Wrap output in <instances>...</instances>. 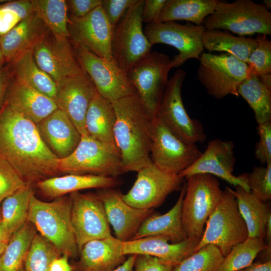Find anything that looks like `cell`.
Masks as SVG:
<instances>
[{"label": "cell", "mask_w": 271, "mask_h": 271, "mask_svg": "<svg viewBox=\"0 0 271 271\" xmlns=\"http://www.w3.org/2000/svg\"><path fill=\"white\" fill-rule=\"evenodd\" d=\"M0 158L29 185L59 173V158L45 144L36 124L6 101L0 109Z\"/></svg>", "instance_id": "obj_1"}, {"label": "cell", "mask_w": 271, "mask_h": 271, "mask_svg": "<svg viewBox=\"0 0 271 271\" xmlns=\"http://www.w3.org/2000/svg\"><path fill=\"white\" fill-rule=\"evenodd\" d=\"M116 115L113 134L124 173L153 163L150 157L154 117L137 93L112 102Z\"/></svg>", "instance_id": "obj_2"}, {"label": "cell", "mask_w": 271, "mask_h": 271, "mask_svg": "<svg viewBox=\"0 0 271 271\" xmlns=\"http://www.w3.org/2000/svg\"><path fill=\"white\" fill-rule=\"evenodd\" d=\"M42 236L48 240L61 255L76 258L79 256L70 215L69 197L55 198L45 202L32 196L28 216Z\"/></svg>", "instance_id": "obj_3"}, {"label": "cell", "mask_w": 271, "mask_h": 271, "mask_svg": "<svg viewBox=\"0 0 271 271\" xmlns=\"http://www.w3.org/2000/svg\"><path fill=\"white\" fill-rule=\"evenodd\" d=\"M181 221L187 238H201L206 222L220 201L223 191L214 176L195 174L185 178Z\"/></svg>", "instance_id": "obj_4"}, {"label": "cell", "mask_w": 271, "mask_h": 271, "mask_svg": "<svg viewBox=\"0 0 271 271\" xmlns=\"http://www.w3.org/2000/svg\"><path fill=\"white\" fill-rule=\"evenodd\" d=\"M202 25L206 30H226L240 36L255 33L271 35V13L263 5L251 0L218 2Z\"/></svg>", "instance_id": "obj_5"}, {"label": "cell", "mask_w": 271, "mask_h": 271, "mask_svg": "<svg viewBox=\"0 0 271 271\" xmlns=\"http://www.w3.org/2000/svg\"><path fill=\"white\" fill-rule=\"evenodd\" d=\"M195 252L205 245L216 246L224 257L236 244L248 237L246 223L238 207L232 189L227 187L215 209L206 222Z\"/></svg>", "instance_id": "obj_6"}, {"label": "cell", "mask_w": 271, "mask_h": 271, "mask_svg": "<svg viewBox=\"0 0 271 271\" xmlns=\"http://www.w3.org/2000/svg\"><path fill=\"white\" fill-rule=\"evenodd\" d=\"M59 173L118 177L124 173L119 152L88 135L68 156L59 159Z\"/></svg>", "instance_id": "obj_7"}, {"label": "cell", "mask_w": 271, "mask_h": 271, "mask_svg": "<svg viewBox=\"0 0 271 271\" xmlns=\"http://www.w3.org/2000/svg\"><path fill=\"white\" fill-rule=\"evenodd\" d=\"M145 0L137 1L113 28L111 43L113 60L127 72L151 52L152 46L143 29L142 15Z\"/></svg>", "instance_id": "obj_8"}, {"label": "cell", "mask_w": 271, "mask_h": 271, "mask_svg": "<svg viewBox=\"0 0 271 271\" xmlns=\"http://www.w3.org/2000/svg\"><path fill=\"white\" fill-rule=\"evenodd\" d=\"M197 79L208 93L220 99L231 94L249 75L247 63L226 53H202L199 58Z\"/></svg>", "instance_id": "obj_9"}, {"label": "cell", "mask_w": 271, "mask_h": 271, "mask_svg": "<svg viewBox=\"0 0 271 271\" xmlns=\"http://www.w3.org/2000/svg\"><path fill=\"white\" fill-rule=\"evenodd\" d=\"M185 76L184 70L178 69L168 80L156 117L179 139L196 145L206 136L201 122L190 118L184 106L181 88Z\"/></svg>", "instance_id": "obj_10"}, {"label": "cell", "mask_w": 271, "mask_h": 271, "mask_svg": "<svg viewBox=\"0 0 271 271\" xmlns=\"http://www.w3.org/2000/svg\"><path fill=\"white\" fill-rule=\"evenodd\" d=\"M171 62L167 55L151 52L127 72L136 93L154 117L169 80Z\"/></svg>", "instance_id": "obj_11"}, {"label": "cell", "mask_w": 271, "mask_h": 271, "mask_svg": "<svg viewBox=\"0 0 271 271\" xmlns=\"http://www.w3.org/2000/svg\"><path fill=\"white\" fill-rule=\"evenodd\" d=\"M74 46V51L81 69L100 95L112 102L136 93L127 73L114 61L100 58L82 47Z\"/></svg>", "instance_id": "obj_12"}, {"label": "cell", "mask_w": 271, "mask_h": 271, "mask_svg": "<svg viewBox=\"0 0 271 271\" xmlns=\"http://www.w3.org/2000/svg\"><path fill=\"white\" fill-rule=\"evenodd\" d=\"M71 221L79 252L88 241L111 235L104 205L98 193L70 194Z\"/></svg>", "instance_id": "obj_13"}, {"label": "cell", "mask_w": 271, "mask_h": 271, "mask_svg": "<svg viewBox=\"0 0 271 271\" xmlns=\"http://www.w3.org/2000/svg\"><path fill=\"white\" fill-rule=\"evenodd\" d=\"M202 153L196 145L182 141L159 118H153L150 157L156 166L166 172L179 174L192 165Z\"/></svg>", "instance_id": "obj_14"}, {"label": "cell", "mask_w": 271, "mask_h": 271, "mask_svg": "<svg viewBox=\"0 0 271 271\" xmlns=\"http://www.w3.org/2000/svg\"><path fill=\"white\" fill-rule=\"evenodd\" d=\"M184 178L178 174L166 172L153 163L138 172L133 186L123 200L141 209H154L162 205L169 194L181 189Z\"/></svg>", "instance_id": "obj_15"}, {"label": "cell", "mask_w": 271, "mask_h": 271, "mask_svg": "<svg viewBox=\"0 0 271 271\" xmlns=\"http://www.w3.org/2000/svg\"><path fill=\"white\" fill-rule=\"evenodd\" d=\"M205 30L203 25L168 21L147 24L144 31L152 46L165 44L178 50L179 54L171 60L172 68L181 66L189 59H199L204 49L202 37Z\"/></svg>", "instance_id": "obj_16"}, {"label": "cell", "mask_w": 271, "mask_h": 271, "mask_svg": "<svg viewBox=\"0 0 271 271\" xmlns=\"http://www.w3.org/2000/svg\"><path fill=\"white\" fill-rule=\"evenodd\" d=\"M48 32L32 49L37 65L56 84L65 79L82 74L84 71L67 38L57 37Z\"/></svg>", "instance_id": "obj_17"}, {"label": "cell", "mask_w": 271, "mask_h": 271, "mask_svg": "<svg viewBox=\"0 0 271 271\" xmlns=\"http://www.w3.org/2000/svg\"><path fill=\"white\" fill-rule=\"evenodd\" d=\"M68 30L74 46L82 47L100 58L114 61L111 51L113 28L100 6L83 17H71Z\"/></svg>", "instance_id": "obj_18"}, {"label": "cell", "mask_w": 271, "mask_h": 271, "mask_svg": "<svg viewBox=\"0 0 271 271\" xmlns=\"http://www.w3.org/2000/svg\"><path fill=\"white\" fill-rule=\"evenodd\" d=\"M234 143L216 139L211 141L206 150L190 167L179 173L184 179L195 174H206L216 176L234 186L250 191L243 174L233 175L236 159Z\"/></svg>", "instance_id": "obj_19"}, {"label": "cell", "mask_w": 271, "mask_h": 271, "mask_svg": "<svg viewBox=\"0 0 271 271\" xmlns=\"http://www.w3.org/2000/svg\"><path fill=\"white\" fill-rule=\"evenodd\" d=\"M97 91L84 72L57 84L54 100L74 123L81 136L87 135L85 118L89 103Z\"/></svg>", "instance_id": "obj_20"}, {"label": "cell", "mask_w": 271, "mask_h": 271, "mask_svg": "<svg viewBox=\"0 0 271 271\" xmlns=\"http://www.w3.org/2000/svg\"><path fill=\"white\" fill-rule=\"evenodd\" d=\"M97 193L115 237L122 242L132 240L143 221L154 212L153 209H141L128 205L123 200L122 194L114 188L101 189Z\"/></svg>", "instance_id": "obj_21"}, {"label": "cell", "mask_w": 271, "mask_h": 271, "mask_svg": "<svg viewBox=\"0 0 271 271\" xmlns=\"http://www.w3.org/2000/svg\"><path fill=\"white\" fill-rule=\"evenodd\" d=\"M200 240L188 238L179 243H170L169 238L166 236H152L122 242V250L124 255H149L175 266L195 252Z\"/></svg>", "instance_id": "obj_22"}, {"label": "cell", "mask_w": 271, "mask_h": 271, "mask_svg": "<svg viewBox=\"0 0 271 271\" xmlns=\"http://www.w3.org/2000/svg\"><path fill=\"white\" fill-rule=\"evenodd\" d=\"M36 126L45 144L59 159L70 155L81 139V136L74 123L59 108Z\"/></svg>", "instance_id": "obj_23"}, {"label": "cell", "mask_w": 271, "mask_h": 271, "mask_svg": "<svg viewBox=\"0 0 271 271\" xmlns=\"http://www.w3.org/2000/svg\"><path fill=\"white\" fill-rule=\"evenodd\" d=\"M79 259L73 271H108L123 263L122 241L111 235L86 243L79 252Z\"/></svg>", "instance_id": "obj_24"}, {"label": "cell", "mask_w": 271, "mask_h": 271, "mask_svg": "<svg viewBox=\"0 0 271 271\" xmlns=\"http://www.w3.org/2000/svg\"><path fill=\"white\" fill-rule=\"evenodd\" d=\"M48 31L33 11L8 33L0 37V47L5 61L12 62L23 53L32 50Z\"/></svg>", "instance_id": "obj_25"}, {"label": "cell", "mask_w": 271, "mask_h": 271, "mask_svg": "<svg viewBox=\"0 0 271 271\" xmlns=\"http://www.w3.org/2000/svg\"><path fill=\"white\" fill-rule=\"evenodd\" d=\"M5 101L36 124L58 108L54 99L16 80Z\"/></svg>", "instance_id": "obj_26"}, {"label": "cell", "mask_w": 271, "mask_h": 271, "mask_svg": "<svg viewBox=\"0 0 271 271\" xmlns=\"http://www.w3.org/2000/svg\"><path fill=\"white\" fill-rule=\"evenodd\" d=\"M186 182L180 189L179 198L174 206L167 213L153 212L142 222L132 240L146 237L163 235L173 243H179L187 238L181 221L183 200L186 192Z\"/></svg>", "instance_id": "obj_27"}, {"label": "cell", "mask_w": 271, "mask_h": 271, "mask_svg": "<svg viewBox=\"0 0 271 271\" xmlns=\"http://www.w3.org/2000/svg\"><path fill=\"white\" fill-rule=\"evenodd\" d=\"M120 184L118 177L67 174L40 180L36 185L46 197L57 198L81 190L114 188Z\"/></svg>", "instance_id": "obj_28"}, {"label": "cell", "mask_w": 271, "mask_h": 271, "mask_svg": "<svg viewBox=\"0 0 271 271\" xmlns=\"http://www.w3.org/2000/svg\"><path fill=\"white\" fill-rule=\"evenodd\" d=\"M116 115L112 102L97 92L92 98L85 118L88 136L119 153L113 134Z\"/></svg>", "instance_id": "obj_29"}, {"label": "cell", "mask_w": 271, "mask_h": 271, "mask_svg": "<svg viewBox=\"0 0 271 271\" xmlns=\"http://www.w3.org/2000/svg\"><path fill=\"white\" fill-rule=\"evenodd\" d=\"M232 192L236 198L239 211L244 220L249 237L264 239L267 220L271 216L269 205L256 197L250 191L240 186Z\"/></svg>", "instance_id": "obj_30"}, {"label": "cell", "mask_w": 271, "mask_h": 271, "mask_svg": "<svg viewBox=\"0 0 271 271\" xmlns=\"http://www.w3.org/2000/svg\"><path fill=\"white\" fill-rule=\"evenodd\" d=\"M217 0H166L154 23L184 20L202 25L214 12Z\"/></svg>", "instance_id": "obj_31"}, {"label": "cell", "mask_w": 271, "mask_h": 271, "mask_svg": "<svg viewBox=\"0 0 271 271\" xmlns=\"http://www.w3.org/2000/svg\"><path fill=\"white\" fill-rule=\"evenodd\" d=\"M16 80L54 100L57 84L36 64L32 50L27 51L12 61Z\"/></svg>", "instance_id": "obj_32"}, {"label": "cell", "mask_w": 271, "mask_h": 271, "mask_svg": "<svg viewBox=\"0 0 271 271\" xmlns=\"http://www.w3.org/2000/svg\"><path fill=\"white\" fill-rule=\"evenodd\" d=\"M204 48L209 51L224 52L247 63L257 46L256 38L235 36L220 30H205L202 37Z\"/></svg>", "instance_id": "obj_33"}, {"label": "cell", "mask_w": 271, "mask_h": 271, "mask_svg": "<svg viewBox=\"0 0 271 271\" xmlns=\"http://www.w3.org/2000/svg\"><path fill=\"white\" fill-rule=\"evenodd\" d=\"M237 92L254 111L258 124L271 122V88L257 76L249 74L239 85Z\"/></svg>", "instance_id": "obj_34"}, {"label": "cell", "mask_w": 271, "mask_h": 271, "mask_svg": "<svg viewBox=\"0 0 271 271\" xmlns=\"http://www.w3.org/2000/svg\"><path fill=\"white\" fill-rule=\"evenodd\" d=\"M34 226L27 221L14 232L0 256V271H19L36 234Z\"/></svg>", "instance_id": "obj_35"}, {"label": "cell", "mask_w": 271, "mask_h": 271, "mask_svg": "<svg viewBox=\"0 0 271 271\" xmlns=\"http://www.w3.org/2000/svg\"><path fill=\"white\" fill-rule=\"evenodd\" d=\"M33 11L57 37H69L68 5L64 0H31Z\"/></svg>", "instance_id": "obj_36"}, {"label": "cell", "mask_w": 271, "mask_h": 271, "mask_svg": "<svg viewBox=\"0 0 271 271\" xmlns=\"http://www.w3.org/2000/svg\"><path fill=\"white\" fill-rule=\"evenodd\" d=\"M33 194L31 185H28L3 201L1 219L12 235L28 221L30 200Z\"/></svg>", "instance_id": "obj_37"}, {"label": "cell", "mask_w": 271, "mask_h": 271, "mask_svg": "<svg viewBox=\"0 0 271 271\" xmlns=\"http://www.w3.org/2000/svg\"><path fill=\"white\" fill-rule=\"evenodd\" d=\"M266 249L263 239L248 236L234 245L224 257L218 271H239L252 263L257 254Z\"/></svg>", "instance_id": "obj_38"}, {"label": "cell", "mask_w": 271, "mask_h": 271, "mask_svg": "<svg viewBox=\"0 0 271 271\" xmlns=\"http://www.w3.org/2000/svg\"><path fill=\"white\" fill-rule=\"evenodd\" d=\"M61 255L48 240L36 233L24 262V271H49L52 261Z\"/></svg>", "instance_id": "obj_39"}, {"label": "cell", "mask_w": 271, "mask_h": 271, "mask_svg": "<svg viewBox=\"0 0 271 271\" xmlns=\"http://www.w3.org/2000/svg\"><path fill=\"white\" fill-rule=\"evenodd\" d=\"M223 259L218 247L209 244L174 266L172 271H218Z\"/></svg>", "instance_id": "obj_40"}, {"label": "cell", "mask_w": 271, "mask_h": 271, "mask_svg": "<svg viewBox=\"0 0 271 271\" xmlns=\"http://www.w3.org/2000/svg\"><path fill=\"white\" fill-rule=\"evenodd\" d=\"M257 46L250 54L247 64L249 74L257 77L271 74V42L266 35L258 34Z\"/></svg>", "instance_id": "obj_41"}, {"label": "cell", "mask_w": 271, "mask_h": 271, "mask_svg": "<svg viewBox=\"0 0 271 271\" xmlns=\"http://www.w3.org/2000/svg\"><path fill=\"white\" fill-rule=\"evenodd\" d=\"M250 191L260 200L271 199V163L255 166L250 173L243 174Z\"/></svg>", "instance_id": "obj_42"}, {"label": "cell", "mask_w": 271, "mask_h": 271, "mask_svg": "<svg viewBox=\"0 0 271 271\" xmlns=\"http://www.w3.org/2000/svg\"><path fill=\"white\" fill-rule=\"evenodd\" d=\"M28 185L10 164L0 158V205L7 197Z\"/></svg>", "instance_id": "obj_43"}, {"label": "cell", "mask_w": 271, "mask_h": 271, "mask_svg": "<svg viewBox=\"0 0 271 271\" xmlns=\"http://www.w3.org/2000/svg\"><path fill=\"white\" fill-rule=\"evenodd\" d=\"M257 132L259 141L255 144L254 154L262 164L271 163V122L258 124Z\"/></svg>", "instance_id": "obj_44"}, {"label": "cell", "mask_w": 271, "mask_h": 271, "mask_svg": "<svg viewBox=\"0 0 271 271\" xmlns=\"http://www.w3.org/2000/svg\"><path fill=\"white\" fill-rule=\"evenodd\" d=\"M137 0H101L100 6L113 28Z\"/></svg>", "instance_id": "obj_45"}, {"label": "cell", "mask_w": 271, "mask_h": 271, "mask_svg": "<svg viewBox=\"0 0 271 271\" xmlns=\"http://www.w3.org/2000/svg\"><path fill=\"white\" fill-rule=\"evenodd\" d=\"M173 266L155 256L137 254L132 271H172Z\"/></svg>", "instance_id": "obj_46"}, {"label": "cell", "mask_w": 271, "mask_h": 271, "mask_svg": "<svg viewBox=\"0 0 271 271\" xmlns=\"http://www.w3.org/2000/svg\"><path fill=\"white\" fill-rule=\"evenodd\" d=\"M23 19L10 2L0 6V37L5 35Z\"/></svg>", "instance_id": "obj_47"}, {"label": "cell", "mask_w": 271, "mask_h": 271, "mask_svg": "<svg viewBox=\"0 0 271 271\" xmlns=\"http://www.w3.org/2000/svg\"><path fill=\"white\" fill-rule=\"evenodd\" d=\"M72 17H83L100 6L101 0H70L66 1Z\"/></svg>", "instance_id": "obj_48"}, {"label": "cell", "mask_w": 271, "mask_h": 271, "mask_svg": "<svg viewBox=\"0 0 271 271\" xmlns=\"http://www.w3.org/2000/svg\"><path fill=\"white\" fill-rule=\"evenodd\" d=\"M166 2V0H145L142 15L143 23L147 25L154 23Z\"/></svg>", "instance_id": "obj_49"}, {"label": "cell", "mask_w": 271, "mask_h": 271, "mask_svg": "<svg viewBox=\"0 0 271 271\" xmlns=\"http://www.w3.org/2000/svg\"><path fill=\"white\" fill-rule=\"evenodd\" d=\"M68 258L66 255L56 258L51 262L49 271H73V267L69 264Z\"/></svg>", "instance_id": "obj_50"}, {"label": "cell", "mask_w": 271, "mask_h": 271, "mask_svg": "<svg viewBox=\"0 0 271 271\" xmlns=\"http://www.w3.org/2000/svg\"><path fill=\"white\" fill-rule=\"evenodd\" d=\"M9 76L7 67L0 68V109L6 101L5 97L9 84Z\"/></svg>", "instance_id": "obj_51"}, {"label": "cell", "mask_w": 271, "mask_h": 271, "mask_svg": "<svg viewBox=\"0 0 271 271\" xmlns=\"http://www.w3.org/2000/svg\"><path fill=\"white\" fill-rule=\"evenodd\" d=\"M239 271H271V260L251 263Z\"/></svg>", "instance_id": "obj_52"}, {"label": "cell", "mask_w": 271, "mask_h": 271, "mask_svg": "<svg viewBox=\"0 0 271 271\" xmlns=\"http://www.w3.org/2000/svg\"><path fill=\"white\" fill-rule=\"evenodd\" d=\"M137 254H130L123 263L116 268L108 271H132Z\"/></svg>", "instance_id": "obj_53"}, {"label": "cell", "mask_w": 271, "mask_h": 271, "mask_svg": "<svg viewBox=\"0 0 271 271\" xmlns=\"http://www.w3.org/2000/svg\"><path fill=\"white\" fill-rule=\"evenodd\" d=\"M12 235L0 218V244H8Z\"/></svg>", "instance_id": "obj_54"}, {"label": "cell", "mask_w": 271, "mask_h": 271, "mask_svg": "<svg viewBox=\"0 0 271 271\" xmlns=\"http://www.w3.org/2000/svg\"><path fill=\"white\" fill-rule=\"evenodd\" d=\"M263 5L269 10L271 8L270 0H264Z\"/></svg>", "instance_id": "obj_55"}, {"label": "cell", "mask_w": 271, "mask_h": 271, "mask_svg": "<svg viewBox=\"0 0 271 271\" xmlns=\"http://www.w3.org/2000/svg\"><path fill=\"white\" fill-rule=\"evenodd\" d=\"M4 61H5V58L3 56V54L2 53V52L0 47V68H1V65L3 64Z\"/></svg>", "instance_id": "obj_56"}, {"label": "cell", "mask_w": 271, "mask_h": 271, "mask_svg": "<svg viewBox=\"0 0 271 271\" xmlns=\"http://www.w3.org/2000/svg\"><path fill=\"white\" fill-rule=\"evenodd\" d=\"M7 244H0V256L5 250Z\"/></svg>", "instance_id": "obj_57"}, {"label": "cell", "mask_w": 271, "mask_h": 271, "mask_svg": "<svg viewBox=\"0 0 271 271\" xmlns=\"http://www.w3.org/2000/svg\"><path fill=\"white\" fill-rule=\"evenodd\" d=\"M19 271H24V266H23Z\"/></svg>", "instance_id": "obj_58"}, {"label": "cell", "mask_w": 271, "mask_h": 271, "mask_svg": "<svg viewBox=\"0 0 271 271\" xmlns=\"http://www.w3.org/2000/svg\"><path fill=\"white\" fill-rule=\"evenodd\" d=\"M7 2V1L0 0V3Z\"/></svg>", "instance_id": "obj_59"}, {"label": "cell", "mask_w": 271, "mask_h": 271, "mask_svg": "<svg viewBox=\"0 0 271 271\" xmlns=\"http://www.w3.org/2000/svg\"><path fill=\"white\" fill-rule=\"evenodd\" d=\"M0 218H1V206H0Z\"/></svg>", "instance_id": "obj_60"}]
</instances>
